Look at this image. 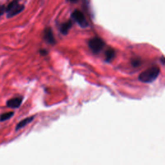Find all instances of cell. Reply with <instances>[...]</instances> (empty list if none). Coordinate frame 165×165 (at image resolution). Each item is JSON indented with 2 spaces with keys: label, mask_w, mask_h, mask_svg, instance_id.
<instances>
[{
  "label": "cell",
  "mask_w": 165,
  "mask_h": 165,
  "mask_svg": "<svg viewBox=\"0 0 165 165\" xmlns=\"http://www.w3.org/2000/svg\"><path fill=\"white\" fill-rule=\"evenodd\" d=\"M160 73V68L158 67H152L141 73L139 80L143 82H151L156 80Z\"/></svg>",
  "instance_id": "obj_1"
},
{
  "label": "cell",
  "mask_w": 165,
  "mask_h": 165,
  "mask_svg": "<svg viewBox=\"0 0 165 165\" xmlns=\"http://www.w3.org/2000/svg\"><path fill=\"white\" fill-rule=\"evenodd\" d=\"M24 6L22 5H19L18 1L14 0L8 5L6 9V11L7 12V16L10 17L14 16L20 13L24 9Z\"/></svg>",
  "instance_id": "obj_2"
},
{
  "label": "cell",
  "mask_w": 165,
  "mask_h": 165,
  "mask_svg": "<svg viewBox=\"0 0 165 165\" xmlns=\"http://www.w3.org/2000/svg\"><path fill=\"white\" fill-rule=\"evenodd\" d=\"M88 46L94 53H99L105 46V43L99 37H94L88 42Z\"/></svg>",
  "instance_id": "obj_3"
},
{
  "label": "cell",
  "mask_w": 165,
  "mask_h": 165,
  "mask_svg": "<svg viewBox=\"0 0 165 165\" xmlns=\"http://www.w3.org/2000/svg\"><path fill=\"white\" fill-rule=\"evenodd\" d=\"M72 17L81 27H86L88 26L87 19H86L83 14L81 11H80V10H75V11L72 14Z\"/></svg>",
  "instance_id": "obj_4"
},
{
  "label": "cell",
  "mask_w": 165,
  "mask_h": 165,
  "mask_svg": "<svg viewBox=\"0 0 165 165\" xmlns=\"http://www.w3.org/2000/svg\"><path fill=\"white\" fill-rule=\"evenodd\" d=\"M22 103V98H14L10 99L6 102V106L11 108H19Z\"/></svg>",
  "instance_id": "obj_5"
},
{
  "label": "cell",
  "mask_w": 165,
  "mask_h": 165,
  "mask_svg": "<svg viewBox=\"0 0 165 165\" xmlns=\"http://www.w3.org/2000/svg\"><path fill=\"white\" fill-rule=\"evenodd\" d=\"M44 38L48 43L50 44H54L55 43V39L52 30L50 28H47L44 30Z\"/></svg>",
  "instance_id": "obj_6"
},
{
  "label": "cell",
  "mask_w": 165,
  "mask_h": 165,
  "mask_svg": "<svg viewBox=\"0 0 165 165\" xmlns=\"http://www.w3.org/2000/svg\"><path fill=\"white\" fill-rule=\"evenodd\" d=\"M34 119V117L32 116V117H29V118H27L25 119H24L23 120H22L18 125H17L16 126V130H18L21 128H23V127H25V126H27V125H29L30 123H31L32 121V120Z\"/></svg>",
  "instance_id": "obj_7"
},
{
  "label": "cell",
  "mask_w": 165,
  "mask_h": 165,
  "mask_svg": "<svg viewBox=\"0 0 165 165\" xmlns=\"http://www.w3.org/2000/svg\"><path fill=\"white\" fill-rule=\"evenodd\" d=\"M72 23L70 21L65 23H63L60 27L61 32L63 34H65H65H67L68 32V30H69L72 27Z\"/></svg>",
  "instance_id": "obj_8"
},
{
  "label": "cell",
  "mask_w": 165,
  "mask_h": 165,
  "mask_svg": "<svg viewBox=\"0 0 165 165\" xmlns=\"http://www.w3.org/2000/svg\"><path fill=\"white\" fill-rule=\"evenodd\" d=\"M106 60L107 61L112 60L116 56L115 50L112 49H109L106 52Z\"/></svg>",
  "instance_id": "obj_9"
},
{
  "label": "cell",
  "mask_w": 165,
  "mask_h": 165,
  "mask_svg": "<svg viewBox=\"0 0 165 165\" xmlns=\"http://www.w3.org/2000/svg\"><path fill=\"white\" fill-rule=\"evenodd\" d=\"M13 115H14V112H9L3 113V114L0 116V121H6V120L11 118L13 116Z\"/></svg>",
  "instance_id": "obj_10"
},
{
  "label": "cell",
  "mask_w": 165,
  "mask_h": 165,
  "mask_svg": "<svg viewBox=\"0 0 165 165\" xmlns=\"http://www.w3.org/2000/svg\"><path fill=\"white\" fill-rule=\"evenodd\" d=\"M132 63L133 66L138 67L139 65L141 64V61L139 60H137V59L133 60L132 61Z\"/></svg>",
  "instance_id": "obj_11"
},
{
  "label": "cell",
  "mask_w": 165,
  "mask_h": 165,
  "mask_svg": "<svg viewBox=\"0 0 165 165\" xmlns=\"http://www.w3.org/2000/svg\"><path fill=\"white\" fill-rule=\"evenodd\" d=\"M5 11V8L4 6L3 5H0V16H1L4 12Z\"/></svg>",
  "instance_id": "obj_12"
},
{
  "label": "cell",
  "mask_w": 165,
  "mask_h": 165,
  "mask_svg": "<svg viewBox=\"0 0 165 165\" xmlns=\"http://www.w3.org/2000/svg\"><path fill=\"white\" fill-rule=\"evenodd\" d=\"M41 54H47V51L46 50H41Z\"/></svg>",
  "instance_id": "obj_13"
},
{
  "label": "cell",
  "mask_w": 165,
  "mask_h": 165,
  "mask_svg": "<svg viewBox=\"0 0 165 165\" xmlns=\"http://www.w3.org/2000/svg\"><path fill=\"white\" fill-rule=\"evenodd\" d=\"M68 1H70V2H73V3H74V2H76L77 0H68Z\"/></svg>",
  "instance_id": "obj_14"
},
{
  "label": "cell",
  "mask_w": 165,
  "mask_h": 165,
  "mask_svg": "<svg viewBox=\"0 0 165 165\" xmlns=\"http://www.w3.org/2000/svg\"><path fill=\"white\" fill-rule=\"evenodd\" d=\"M16 1H18V0H16Z\"/></svg>",
  "instance_id": "obj_15"
}]
</instances>
